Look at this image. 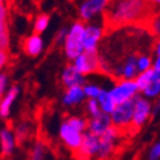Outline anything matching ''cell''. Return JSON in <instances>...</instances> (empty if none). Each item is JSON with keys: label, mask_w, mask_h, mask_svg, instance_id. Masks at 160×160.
Here are the masks:
<instances>
[{"label": "cell", "mask_w": 160, "mask_h": 160, "mask_svg": "<svg viewBox=\"0 0 160 160\" xmlns=\"http://www.w3.org/2000/svg\"><path fill=\"white\" fill-rule=\"evenodd\" d=\"M49 16L48 14H41L38 16L36 22H35V27H33V35H40L42 31H45V28L48 27V23H49Z\"/></svg>", "instance_id": "cell-20"}, {"label": "cell", "mask_w": 160, "mask_h": 160, "mask_svg": "<svg viewBox=\"0 0 160 160\" xmlns=\"http://www.w3.org/2000/svg\"><path fill=\"white\" fill-rule=\"evenodd\" d=\"M150 68V58L149 57H141L138 59V69L140 71H146Z\"/></svg>", "instance_id": "cell-24"}, {"label": "cell", "mask_w": 160, "mask_h": 160, "mask_svg": "<svg viewBox=\"0 0 160 160\" xmlns=\"http://www.w3.org/2000/svg\"><path fill=\"white\" fill-rule=\"evenodd\" d=\"M101 36V31L95 27H88L85 31L83 36V48L86 49H95V45L98 42V40Z\"/></svg>", "instance_id": "cell-13"}, {"label": "cell", "mask_w": 160, "mask_h": 160, "mask_svg": "<svg viewBox=\"0 0 160 160\" xmlns=\"http://www.w3.org/2000/svg\"><path fill=\"white\" fill-rule=\"evenodd\" d=\"M76 69L79 74L88 73H100V59L98 55L96 49H86L83 54H81L76 59Z\"/></svg>", "instance_id": "cell-4"}, {"label": "cell", "mask_w": 160, "mask_h": 160, "mask_svg": "<svg viewBox=\"0 0 160 160\" xmlns=\"http://www.w3.org/2000/svg\"><path fill=\"white\" fill-rule=\"evenodd\" d=\"M106 0H87V2L81 7V17L87 19L98 13L100 9L104 8Z\"/></svg>", "instance_id": "cell-11"}, {"label": "cell", "mask_w": 160, "mask_h": 160, "mask_svg": "<svg viewBox=\"0 0 160 160\" xmlns=\"http://www.w3.org/2000/svg\"><path fill=\"white\" fill-rule=\"evenodd\" d=\"M137 90H138V87L135 81H124L122 83H119L118 87H115L110 92V95H112L115 105L118 106V105L126 102L127 100L132 99Z\"/></svg>", "instance_id": "cell-7"}, {"label": "cell", "mask_w": 160, "mask_h": 160, "mask_svg": "<svg viewBox=\"0 0 160 160\" xmlns=\"http://www.w3.org/2000/svg\"><path fill=\"white\" fill-rule=\"evenodd\" d=\"M0 140H2V158H9L14 142H13V137L8 129L0 133Z\"/></svg>", "instance_id": "cell-14"}, {"label": "cell", "mask_w": 160, "mask_h": 160, "mask_svg": "<svg viewBox=\"0 0 160 160\" xmlns=\"http://www.w3.org/2000/svg\"><path fill=\"white\" fill-rule=\"evenodd\" d=\"M83 91L90 98H96V96H100V94H101V90L98 88L96 86H87V87H85Z\"/></svg>", "instance_id": "cell-23"}, {"label": "cell", "mask_w": 160, "mask_h": 160, "mask_svg": "<svg viewBox=\"0 0 160 160\" xmlns=\"http://www.w3.org/2000/svg\"><path fill=\"white\" fill-rule=\"evenodd\" d=\"M63 81L68 87H73V86L81 85L83 82V78H82V74H79L78 71L76 69V65H69L64 72Z\"/></svg>", "instance_id": "cell-12"}, {"label": "cell", "mask_w": 160, "mask_h": 160, "mask_svg": "<svg viewBox=\"0 0 160 160\" xmlns=\"http://www.w3.org/2000/svg\"><path fill=\"white\" fill-rule=\"evenodd\" d=\"M18 94V90L17 88H12L9 92H8V95L4 98V100L2 101V104H0V114H2L3 118H5L8 114H9V108H10V104L12 101L16 99Z\"/></svg>", "instance_id": "cell-17"}, {"label": "cell", "mask_w": 160, "mask_h": 160, "mask_svg": "<svg viewBox=\"0 0 160 160\" xmlns=\"http://www.w3.org/2000/svg\"><path fill=\"white\" fill-rule=\"evenodd\" d=\"M154 2H156L158 4H160V0H154Z\"/></svg>", "instance_id": "cell-31"}, {"label": "cell", "mask_w": 160, "mask_h": 160, "mask_svg": "<svg viewBox=\"0 0 160 160\" xmlns=\"http://www.w3.org/2000/svg\"><path fill=\"white\" fill-rule=\"evenodd\" d=\"M83 94H85V91L81 87H79V86L69 87L68 91H67V94H65L64 102L65 104H74V102L79 101V100L83 98Z\"/></svg>", "instance_id": "cell-15"}, {"label": "cell", "mask_w": 160, "mask_h": 160, "mask_svg": "<svg viewBox=\"0 0 160 160\" xmlns=\"http://www.w3.org/2000/svg\"><path fill=\"white\" fill-rule=\"evenodd\" d=\"M102 36H110L127 26L143 30L160 41L158 3L154 0H106L102 8Z\"/></svg>", "instance_id": "cell-1"}, {"label": "cell", "mask_w": 160, "mask_h": 160, "mask_svg": "<svg viewBox=\"0 0 160 160\" xmlns=\"http://www.w3.org/2000/svg\"><path fill=\"white\" fill-rule=\"evenodd\" d=\"M160 156V143H158L155 148L151 150V154H150V160H156Z\"/></svg>", "instance_id": "cell-27"}, {"label": "cell", "mask_w": 160, "mask_h": 160, "mask_svg": "<svg viewBox=\"0 0 160 160\" xmlns=\"http://www.w3.org/2000/svg\"><path fill=\"white\" fill-rule=\"evenodd\" d=\"M30 135V127L26 126V124H22L19 127H17L16 129V142L18 146H22L23 141L28 137Z\"/></svg>", "instance_id": "cell-21"}, {"label": "cell", "mask_w": 160, "mask_h": 160, "mask_svg": "<svg viewBox=\"0 0 160 160\" xmlns=\"http://www.w3.org/2000/svg\"><path fill=\"white\" fill-rule=\"evenodd\" d=\"M149 112H150V104L141 98H137V102L135 106V113H133V119L128 127L127 137L132 138L140 132L143 122L146 121V118L149 115Z\"/></svg>", "instance_id": "cell-5"}, {"label": "cell", "mask_w": 160, "mask_h": 160, "mask_svg": "<svg viewBox=\"0 0 160 160\" xmlns=\"http://www.w3.org/2000/svg\"><path fill=\"white\" fill-rule=\"evenodd\" d=\"M60 136L67 143V146L73 151L78 149L82 143V137H81V132H78L73 127H71L68 123H63L62 129H60Z\"/></svg>", "instance_id": "cell-8"}, {"label": "cell", "mask_w": 160, "mask_h": 160, "mask_svg": "<svg viewBox=\"0 0 160 160\" xmlns=\"http://www.w3.org/2000/svg\"><path fill=\"white\" fill-rule=\"evenodd\" d=\"M41 48H42V41L37 35H32L22 41L23 51L30 57H37L38 52L41 51Z\"/></svg>", "instance_id": "cell-10"}, {"label": "cell", "mask_w": 160, "mask_h": 160, "mask_svg": "<svg viewBox=\"0 0 160 160\" xmlns=\"http://www.w3.org/2000/svg\"><path fill=\"white\" fill-rule=\"evenodd\" d=\"M9 59V50H0V68H3V65L8 62Z\"/></svg>", "instance_id": "cell-26"}, {"label": "cell", "mask_w": 160, "mask_h": 160, "mask_svg": "<svg viewBox=\"0 0 160 160\" xmlns=\"http://www.w3.org/2000/svg\"><path fill=\"white\" fill-rule=\"evenodd\" d=\"M159 92H160V71L159 72L156 71L150 85L148 86V88L145 90V94L148 96H154V95L159 94Z\"/></svg>", "instance_id": "cell-19"}, {"label": "cell", "mask_w": 160, "mask_h": 160, "mask_svg": "<svg viewBox=\"0 0 160 160\" xmlns=\"http://www.w3.org/2000/svg\"><path fill=\"white\" fill-rule=\"evenodd\" d=\"M5 76L2 74L0 76V98H2V94H3V90H4V86H5Z\"/></svg>", "instance_id": "cell-28"}, {"label": "cell", "mask_w": 160, "mask_h": 160, "mask_svg": "<svg viewBox=\"0 0 160 160\" xmlns=\"http://www.w3.org/2000/svg\"><path fill=\"white\" fill-rule=\"evenodd\" d=\"M85 27L82 22H77L69 35L65 40V51L67 55L71 59H77L81 55V51L83 49V36H85Z\"/></svg>", "instance_id": "cell-3"}, {"label": "cell", "mask_w": 160, "mask_h": 160, "mask_svg": "<svg viewBox=\"0 0 160 160\" xmlns=\"http://www.w3.org/2000/svg\"><path fill=\"white\" fill-rule=\"evenodd\" d=\"M155 69L159 72L160 71V57H159V59H158V62H156V64H155Z\"/></svg>", "instance_id": "cell-29"}, {"label": "cell", "mask_w": 160, "mask_h": 160, "mask_svg": "<svg viewBox=\"0 0 160 160\" xmlns=\"http://www.w3.org/2000/svg\"><path fill=\"white\" fill-rule=\"evenodd\" d=\"M5 17H7V12L3 4H0V36L3 33H5L8 31L7 27V22H5Z\"/></svg>", "instance_id": "cell-22"}, {"label": "cell", "mask_w": 160, "mask_h": 160, "mask_svg": "<svg viewBox=\"0 0 160 160\" xmlns=\"http://www.w3.org/2000/svg\"><path fill=\"white\" fill-rule=\"evenodd\" d=\"M137 102V98H132L126 102L118 105L113 112L112 126L118 132V136L127 137L128 127L133 119V113H135V106Z\"/></svg>", "instance_id": "cell-2"}, {"label": "cell", "mask_w": 160, "mask_h": 160, "mask_svg": "<svg viewBox=\"0 0 160 160\" xmlns=\"http://www.w3.org/2000/svg\"><path fill=\"white\" fill-rule=\"evenodd\" d=\"M158 55L160 57V42L158 44Z\"/></svg>", "instance_id": "cell-30"}, {"label": "cell", "mask_w": 160, "mask_h": 160, "mask_svg": "<svg viewBox=\"0 0 160 160\" xmlns=\"http://www.w3.org/2000/svg\"><path fill=\"white\" fill-rule=\"evenodd\" d=\"M96 152H99V136L90 132L82 138L81 146L73 150L72 156L74 160H91Z\"/></svg>", "instance_id": "cell-6"}, {"label": "cell", "mask_w": 160, "mask_h": 160, "mask_svg": "<svg viewBox=\"0 0 160 160\" xmlns=\"http://www.w3.org/2000/svg\"><path fill=\"white\" fill-rule=\"evenodd\" d=\"M110 126H112V121L109 115L106 113H100L99 115L94 117L92 121H90V132H92L96 136H100Z\"/></svg>", "instance_id": "cell-9"}, {"label": "cell", "mask_w": 160, "mask_h": 160, "mask_svg": "<svg viewBox=\"0 0 160 160\" xmlns=\"http://www.w3.org/2000/svg\"><path fill=\"white\" fill-rule=\"evenodd\" d=\"M155 72H156L155 67H154V68H149V69H146V71H145V72H143V73L137 78L136 83H137L138 90L145 91L146 88H148V86L150 85L151 79H152V77H154V74H155Z\"/></svg>", "instance_id": "cell-16"}, {"label": "cell", "mask_w": 160, "mask_h": 160, "mask_svg": "<svg viewBox=\"0 0 160 160\" xmlns=\"http://www.w3.org/2000/svg\"><path fill=\"white\" fill-rule=\"evenodd\" d=\"M0 4H3V0H0Z\"/></svg>", "instance_id": "cell-32"}, {"label": "cell", "mask_w": 160, "mask_h": 160, "mask_svg": "<svg viewBox=\"0 0 160 160\" xmlns=\"http://www.w3.org/2000/svg\"><path fill=\"white\" fill-rule=\"evenodd\" d=\"M99 99H100V102H101V105H102V109H104L105 113L114 112V109H115L117 105H115V102H114V100H113V98H112V95H110V92H109V94H106L105 91H101Z\"/></svg>", "instance_id": "cell-18"}, {"label": "cell", "mask_w": 160, "mask_h": 160, "mask_svg": "<svg viewBox=\"0 0 160 160\" xmlns=\"http://www.w3.org/2000/svg\"><path fill=\"white\" fill-rule=\"evenodd\" d=\"M88 110H90V113L94 115V117H96V115L100 114V110L98 108V104H96L95 100H90L88 101Z\"/></svg>", "instance_id": "cell-25"}]
</instances>
